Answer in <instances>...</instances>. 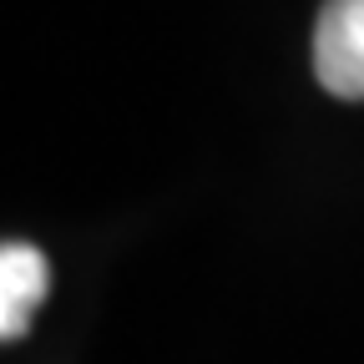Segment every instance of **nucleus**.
Instances as JSON below:
<instances>
[{
    "instance_id": "nucleus-1",
    "label": "nucleus",
    "mask_w": 364,
    "mask_h": 364,
    "mask_svg": "<svg viewBox=\"0 0 364 364\" xmlns=\"http://www.w3.org/2000/svg\"><path fill=\"white\" fill-rule=\"evenodd\" d=\"M314 76L329 97L364 102V0H324L314 26Z\"/></svg>"
},
{
    "instance_id": "nucleus-2",
    "label": "nucleus",
    "mask_w": 364,
    "mask_h": 364,
    "mask_svg": "<svg viewBox=\"0 0 364 364\" xmlns=\"http://www.w3.org/2000/svg\"><path fill=\"white\" fill-rule=\"evenodd\" d=\"M51 289V263L31 243H6L0 248V334L21 339L31 329V314L41 309Z\"/></svg>"
}]
</instances>
